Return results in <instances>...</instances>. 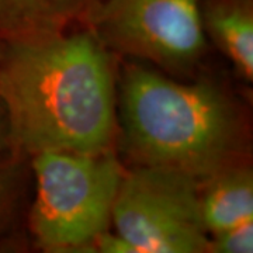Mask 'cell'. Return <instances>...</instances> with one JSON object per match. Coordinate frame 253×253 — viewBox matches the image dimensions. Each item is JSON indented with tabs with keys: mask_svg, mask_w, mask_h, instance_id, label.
<instances>
[{
	"mask_svg": "<svg viewBox=\"0 0 253 253\" xmlns=\"http://www.w3.org/2000/svg\"><path fill=\"white\" fill-rule=\"evenodd\" d=\"M117 79L111 51L89 27L3 42L0 97L16 154L113 151Z\"/></svg>",
	"mask_w": 253,
	"mask_h": 253,
	"instance_id": "cell-1",
	"label": "cell"
},
{
	"mask_svg": "<svg viewBox=\"0 0 253 253\" xmlns=\"http://www.w3.org/2000/svg\"><path fill=\"white\" fill-rule=\"evenodd\" d=\"M117 142L132 165L203 180L251 159L248 116L214 82L181 83L139 63L117 79Z\"/></svg>",
	"mask_w": 253,
	"mask_h": 253,
	"instance_id": "cell-2",
	"label": "cell"
},
{
	"mask_svg": "<svg viewBox=\"0 0 253 253\" xmlns=\"http://www.w3.org/2000/svg\"><path fill=\"white\" fill-rule=\"evenodd\" d=\"M36 200L30 229L45 252H91L109 231L124 168L113 151L82 154L44 151L33 155Z\"/></svg>",
	"mask_w": 253,
	"mask_h": 253,
	"instance_id": "cell-3",
	"label": "cell"
},
{
	"mask_svg": "<svg viewBox=\"0 0 253 253\" xmlns=\"http://www.w3.org/2000/svg\"><path fill=\"white\" fill-rule=\"evenodd\" d=\"M111 225L134 253H208L199 180L170 169L126 170L113 206Z\"/></svg>",
	"mask_w": 253,
	"mask_h": 253,
	"instance_id": "cell-4",
	"label": "cell"
},
{
	"mask_svg": "<svg viewBox=\"0 0 253 253\" xmlns=\"http://www.w3.org/2000/svg\"><path fill=\"white\" fill-rule=\"evenodd\" d=\"M201 1L99 0L84 24L111 52L187 75L207 49Z\"/></svg>",
	"mask_w": 253,
	"mask_h": 253,
	"instance_id": "cell-5",
	"label": "cell"
},
{
	"mask_svg": "<svg viewBox=\"0 0 253 253\" xmlns=\"http://www.w3.org/2000/svg\"><path fill=\"white\" fill-rule=\"evenodd\" d=\"M199 201L208 236L253 219L251 159L219 169L199 181Z\"/></svg>",
	"mask_w": 253,
	"mask_h": 253,
	"instance_id": "cell-6",
	"label": "cell"
},
{
	"mask_svg": "<svg viewBox=\"0 0 253 253\" xmlns=\"http://www.w3.org/2000/svg\"><path fill=\"white\" fill-rule=\"evenodd\" d=\"M99 0H0V41L62 33L86 23Z\"/></svg>",
	"mask_w": 253,
	"mask_h": 253,
	"instance_id": "cell-7",
	"label": "cell"
},
{
	"mask_svg": "<svg viewBox=\"0 0 253 253\" xmlns=\"http://www.w3.org/2000/svg\"><path fill=\"white\" fill-rule=\"evenodd\" d=\"M206 37L232 63L242 81H253V0H203Z\"/></svg>",
	"mask_w": 253,
	"mask_h": 253,
	"instance_id": "cell-8",
	"label": "cell"
},
{
	"mask_svg": "<svg viewBox=\"0 0 253 253\" xmlns=\"http://www.w3.org/2000/svg\"><path fill=\"white\" fill-rule=\"evenodd\" d=\"M21 159L0 163V238L9 231L21 197Z\"/></svg>",
	"mask_w": 253,
	"mask_h": 253,
	"instance_id": "cell-9",
	"label": "cell"
},
{
	"mask_svg": "<svg viewBox=\"0 0 253 253\" xmlns=\"http://www.w3.org/2000/svg\"><path fill=\"white\" fill-rule=\"evenodd\" d=\"M253 219L232 226L210 238L208 253H252Z\"/></svg>",
	"mask_w": 253,
	"mask_h": 253,
	"instance_id": "cell-10",
	"label": "cell"
},
{
	"mask_svg": "<svg viewBox=\"0 0 253 253\" xmlns=\"http://www.w3.org/2000/svg\"><path fill=\"white\" fill-rule=\"evenodd\" d=\"M13 159H23V158H20L14 151L11 132H10L9 114L3 100L0 97V163Z\"/></svg>",
	"mask_w": 253,
	"mask_h": 253,
	"instance_id": "cell-11",
	"label": "cell"
},
{
	"mask_svg": "<svg viewBox=\"0 0 253 253\" xmlns=\"http://www.w3.org/2000/svg\"><path fill=\"white\" fill-rule=\"evenodd\" d=\"M1 51H3V42L0 41V56H1Z\"/></svg>",
	"mask_w": 253,
	"mask_h": 253,
	"instance_id": "cell-12",
	"label": "cell"
}]
</instances>
